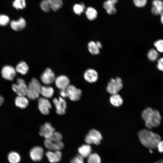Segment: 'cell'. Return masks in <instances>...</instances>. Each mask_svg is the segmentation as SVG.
<instances>
[{
	"instance_id": "cell-1",
	"label": "cell",
	"mask_w": 163,
	"mask_h": 163,
	"mask_svg": "<svg viewBox=\"0 0 163 163\" xmlns=\"http://www.w3.org/2000/svg\"><path fill=\"white\" fill-rule=\"evenodd\" d=\"M140 142L145 147L149 149H156L159 142L161 140L158 134L146 129L140 130L138 133Z\"/></svg>"
},
{
	"instance_id": "cell-2",
	"label": "cell",
	"mask_w": 163,
	"mask_h": 163,
	"mask_svg": "<svg viewBox=\"0 0 163 163\" xmlns=\"http://www.w3.org/2000/svg\"><path fill=\"white\" fill-rule=\"evenodd\" d=\"M141 117L145 121V126L148 129L158 127L160 124L161 117L156 110L147 107L142 112Z\"/></svg>"
},
{
	"instance_id": "cell-3",
	"label": "cell",
	"mask_w": 163,
	"mask_h": 163,
	"mask_svg": "<svg viewBox=\"0 0 163 163\" xmlns=\"http://www.w3.org/2000/svg\"><path fill=\"white\" fill-rule=\"evenodd\" d=\"M41 87L40 83L36 78H32L27 85V97L31 100L38 98L40 94Z\"/></svg>"
},
{
	"instance_id": "cell-4",
	"label": "cell",
	"mask_w": 163,
	"mask_h": 163,
	"mask_svg": "<svg viewBox=\"0 0 163 163\" xmlns=\"http://www.w3.org/2000/svg\"><path fill=\"white\" fill-rule=\"evenodd\" d=\"M123 87L122 80L119 77L111 78L108 82L106 90L111 95L117 94Z\"/></svg>"
},
{
	"instance_id": "cell-5",
	"label": "cell",
	"mask_w": 163,
	"mask_h": 163,
	"mask_svg": "<svg viewBox=\"0 0 163 163\" xmlns=\"http://www.w3.org/2000/svg\"><path fill=\"white\" fill-rule=\"evenodd\" d=\"M102 139L101 134L98 130L95 129H91L85 136V140L87 144H95L98 145L100 143Z\"/></svg>"
},
{
	"instance_id": "cell-6",
	"label": "cell",
	"mask_w": 163,
	"mask_h": 163,
	"mask_svg": "<svg viewBox=\"0 0 163 163\" xmlns=\"http://www.w3.org/2000/svg\"><path fill=\"white\" fill-rule=\"evenodd\" d=\"M11 88L13 91L18 96H26L27 91V85L23 79L18 78L16 83L12 84Z\"/></svg>"
},
{
	"instance_id": "cell-7",
	"label": "cell",
	"mask_w": 163,
	"mask_h": 163,
	"mask_svg": "<svg viewBox=\"0 0 163 163\" xmlns=\"http://www.w3.org/2000/svg\"><path fill=\"white\" fill-rule=\"evenodd\" d=\"M66 91L67 97L71 100L76 101L80 99L82 94V91L74 85H69L66 88Z\"/></svg>"
},
{
	"instance_id": "cell-8",
	"label": "cell",
	"mask_w": 163,
	"mask_h": 163,
	"mask_svg": "<svg viewBox=\"0 0 163 163\" xmlns=\"http://www.w3.org/2000/svg\"><path fill=\"white\" fill-rule=\"evenodd\" d=\"M53 102L55 107L56 112L59 115H62L66 113L67 107L66 102L64 99L59 97L58 98H54Z\"/></svg>"
},
{
	"instance_id": "cell-9",
	"label": "cell",
	"mask_w": 163,
	"mask_h": 163,
	"mask_svg": "<svg viewBox=\"0 0 163 163\" xmlns=\"http://www.w3.org/2000/svg\"><path fill=\"white\" fill-rule=\"evenodd\" d=\"M16 72L15 69L13 66L6 65L2 68L1 74L4 79L11 81L14 79L16 76Z\"/></svg>"
},
{
	"instance_id": "cell-10",
	"label": "cell",
	"mask_w": 163,
	"mask_h": 163,
	"mask_svg": "<svg viewBox=\"0 0 163 163\" xmlns=\"http://www.w3.org/2000/svg\"><path fill=\"white\" fill-rule=\"evenodd\" d=\"M54 73L49 68L45 69L40 76V79L43 83L48 85L54 82L55 79Z\"/></svg>"
},
{
	"instance_id": "cell-11",
	"label": "cell",
	"mask_w": 163,
	"mask_h": 163,
	"mask_svg": "<svg viewBox=\"0 0 163 163\" xmlns=\"http://www.w3.org/2000/svg\"><path fill=\"white\" fill-rule=\"evenodd\" d=\"M38 107L40 112L46 115L50 113V110L52 107L51 104L49 100L43 97H40L38 100Z\"/></svg>"
},
{
	"instance_id": "cell-12",
	"label": "cell",
	"mask_w": 163,
	"mask_h": 163,
	"mask_svg": "<svg viewBox=\"0 0 163 163\" xmlns=\"http://www.w3.org/2000/svg\"><path fill=\"white\" fill-rule=\"evenodd\" d=\"M55 131V129L51 123L47 122L41 126L39 134L41 136L44 137L45 139H48L52 136Z\"/></svg>"
},
{
	"instance_id": "cell-13",
	"label": "cell",
	"mask_w": 163,
	"mask_h": 163,
	"mask_svg": "<svg viewBox=\"0 0 163 163\" xmlns=\"http://www.w3.org/2000/svg\"><path fill=\"white\" fill-rule=\"evenodd\" d=\"M45 147L51 151H60L64 147V145L62 142H55L50 140L48 139H45L44 141Z\"/></svg>"
},
{
	"instance_id": "cell-14",
	"label": "cell",
	"mask_w": 163,
	"mask_h": 163,
	"mask_svg": "<svg viewBox=\"0 0 163 163\" xmlns=\"http://www.w3.org/2000/svg\"><path fill=\"white\" fill-rule=\"evenodd\" d=\"M54 82L56 87L60 90L66 89L70 83L68 78L64 75L57 77L55 78Z\"/></svg>"
},
{
	"instance_id": "cell-15",
	"label": "cell",
	"mask_w": 163,
	"mask_h": 163,
	"mask_svg": "<svg viewBox=\"0 0 163 163\" xmlns=\"http://www.w3.org/2000/svg\"><path fill=\"white\" fill-rule=\"evenodd\" d=\"M44 154L43 149L41 147L36 146L31 149L30 152V156L32 160L39 161L42 159Z\"/></svg>"
},
{
	"instance_id": "cell-16",
	"label": "cell",
	"mask_w": 163,
	"mask_h": 163,
	"mask_svg": "<svg viewBox=\"0 0 163 163\" xmlns=\"http://www.w3.org/2000/svg\"><path fill=\"white\" fill-rule=\"evenodd\" d=\"M84 77L87 82L93 83L97 80L98 75L95 70L93 69L89 68L85 71L84 74Z\"/></svg>"
},
{
	"instance_id": "cell-17",
	"label": "cell",
	"mask_w": 163,
	"mask_h": 163,
	"mask_svg": "<svg viewBox=\"0 0 163 163\" xmlns=\"http://www.w3.org/2000/svg\"><path fill=\"white\" fill-rule=\"evenodd\" d=\"M118 2V0H106L104 2L103 6L108 14L113 15L117 12L115 5Z\"/></svg>"
},
{
	"instance_id": "cell-18",
	"label": "cell",
	"mask_w": 163,
	"mask_h": 163,
	"mask_svg": "<svg viewBox=\"0 0 163 163\" xmlns=\"http://www.w3.org/2000/svg\"><path fill=\"white\" fill-rule=\"evenodd\" d=\"M151 9L152 13L158 15L163 14V1L162 0H153Z\"/></svg>"
},
{
	"instance_id": "cell-19",
	"label": "cell",
	"mask_w": 163,
	"mask_h": 163,
	"mask_svg": "<svg viewBox=\"0 0 163 163\" xmlns=\"http://www.w3.org/2000/svg\"><path fill=\"white\" fill-rule=\"evenodd\" d=\"M45 155L51 163H57L59 162L62 157V154L60 151H49L47 152Z\"/></svg>"
},
{
	"instance_id": "cell-20",
	"label": "cell",
	"mask_w": 163,
	"mask_h": 163,
	"mask_svg": "<svg viewBox=\"0 0 163 163\" xmlns=\"http://www.w3.org/2000/svg\"><path fill=\"white\" fill-rule=\"evenodd\" d=\"M14 103L17 107L24 109L28 105L29 101L26 96H17L15 99Z\"/></svg>"
},
{
	"instance_id": "cell-21",
	"label": "cell",
	"mask_w": 163,
	"mask_h": 163,
	"mask_svg": "<svg viewBox=\"0 0 163 163\" xmlns=\"http://www.w3.org/2000/svg\"><path fill=\"white\" fill-rule=\"evenodd\" d=\"M11 28L15 31H19L25 28L26 26V22L23 18H20L17 21H12L10 23Z\"/></svg>"
},
{
	"instance_id": "cell-22",
	"label": "cell",
	"mask_w": 163,
	"mask_h": 163,
	"mask_svg": "<svg viewBox=\"0 0 163 163\" xmlns=\"http://www.w3.org/2000/svg\"><path fill=\"white\" fill-rule=\"evenodd\" d=\"M92 149L90 145L84 144L78 149L79 155L83 158H88L91 153Z\"/></svg>"
},
{
	"instance_id": "cell-23",
	"label": "cell",
	"mask_w": 163,
	"mask_h": 163,
	"mask_svg": "<svg viewBox=\"0 0 163 163\" xmlns=\"http://www.w3.org/2000/svg\"><path fill=\"white\" fill-rule=\"evenodd\" d=\"M54 94L53 88L49 86H42L40 94L43 97L48 98L52 97Z\"/></svg>"
},
{
	"instance_id": "cell-24",
	"label": "cell",
	"mask_w": 163,
	"mask_h": 163,
	"mask_svg": "<svg viewBox=\"0 0 163 163\" xmlns=\"http://www.w3.org/2000/svg\"><path fill=\"white\" fill-rule=\"evenodd\" d=\"M85 13L88 19L91 21L96 19L98 16V12L97 10L95 8L91 7H89L86 9Z\"/></svg>"
},
{
	"instance_id": "cell-25",
	"label": "cell",
	"mask_w": 163,
	"mask_h": 163,
	"mask_svg": "<svg viewBox=\"0 0 163 163\" xmlns=\"http://www.w3.org/2000/svg\"><path fill=\"white\" fill-rule=\"evenodd\" d=\"M15 69L17 72L24 75L27 73L29 68L25 62L21 61L17 65Z\"/></svg>"
},
{
	"instance_id": "cell-26",
	"label": "cell",
	"mask_w": 163,
	"mask_h": 163,
	"mask_svg": "<svg viewBox=\"0 0 163 163\" xmlns=\"http://www.w3.org/2000/svg\"><path fill=\"white\" fill-rule=\"evenodd\" d=\"M110 101L112 105L116 107L120 106L123 102L122 97L118 94L112 95L110 97Z\"/></svg>"
},
{
	"instance_id": "cell-27",
	"label": "cell",
	"mask_w": 163,
	"mask_h": 163,
	"mask_svg": "<svg viewBox=\"0 0 163 163\" xmlns=\"http://www.w3.org/2000/svg\"><path fill=\"white\" fill-rule=\"evenodd\" d=\"M88 48L89 53L94 55H97L99 54L100 50L97 47L95 42L91 41L88 44Z\"/></svg>"
},
{
	"instance_id": "cell-28",
	"label": "cell",
	"mask_w": 163,
	"mask_h": 163,
	"mask_svg": "<svg viewBox=\"0 0 163 163\" xmlns=\"http://www.w3.org/2000/svg\"><path fill=\"white\" fill-rule=\"evenodd\" d=\"M21 158L20 155L14 151L10 152L8 156V159L10 163H19Z\"/></svg>"
},
{
	"instance_id": "cell-29",
	"label": "cell",
	"mask_w": 163,
	"mask_h": 163,
	"mask_svg": "<svg viewBox=\"0 0 163 163\" xmlns=\"http://www.w3.org/2000/svg\"><path fill=\"white\" fill-rule=\"evenodd\" d=\"M50 9L54 11H56L62 6V0H48Z\"/></svg>"
},
{
	"instance_id": "cell-30",
	"label": "cell",
	"mask_w": 163,
	"mask_h": 163,
	"mask_svg": "<svg viewBox=\"0 0 163 163\" xmlns=\"http://www.w3.org/2000/svg\"><path fill=\"white\" fill-rule=\"evenodd\" d=\"M88 163H101L100 156L97 153H91L88 157Z\"/></svg>"
},
{
	"instance_id": "cell-31",
	"label": "cell",
	"mask_w": 163,
	"mask_h": 163,
	"mask_svg": "<svg viewBox=\"0 0 163 163\" xmlns=\"http://www.w3.org/2000/svg\"><path fill=\"white\" fill-rule=\"evenodd\" d=\"M85 9V6L83 3L75 4L73 7V10L75 14L80 15L82 13Z\"/></svg>"
},
{
	"instance_id": "cell-32",
	"label": "cell",
	"mask_w": 163,
	"mask_h": 163,
	"mask_svg": "<svg viewBox=\"0 0 163 163\" xmlns=\"http://www.w3.org/2000/svg\"><path fill=\"white\" fill-rule=\"evenodd\" d=\"M158 52L154 49H151L148 52L147 56L148 59L151 61H154L158 58Z\"/></svg>"
},
{
	"instance_id": "cell-33",
	"label": "cell",
	"mask_w": 163,
	"mask_h": 163,
	"mask_svg": "<svg viewBox=\"0 0 163 163\" xmlns=\"http://www.w3.org/2000/svg\"><path fill=\"white\" fill-rule=\"evenodd\" d=\"M12 5L17 10L24 9L26 6L25 0H14L12 3Z\"/></svg>"
},
{
	"instance_id": "cell-34",
	"label": "cell",
	"mask_w": 163,
	"mask_h": 163,
	"mask_svg": "<svg viewBox=\"0 0 163 163\" xmlns=\"http://www.w3.org/2000/svg\"><path fill=\"white\" fill-rule=\"evenodd\" d=\"M48 139L52 141L58 142L62 141V137L60 133L55 131L52 136Z\"/></svg>"
},
{
	"instance_id": "cell-35",
	"label": "cell",
	"mask_w": 163,
	"mask_h": 163,
	"mask_svg": "<svg viewBox=\"0 0 163 163\" xmlns=\"http://www.w3.org/2000/svg\"><path fill=\"white\" fill-rule=\"evenodd\" d=\"M40 6L41 9L46 12H49L51 9L48 0H42L40 3Z\"/></svg>"
},
{
	"instance_id": "cell-36",
	"label": "cell",
	"mask_w": 163,
	"mask_h": 163,
	"mask_svg": "<svg viewBox=\"0 0 163 163\" xmlns=\"http://www.w3.org/2000/svg\"><path fill=\"white\" fill-rule=\"evenodd\" d=\"M10 19L9 18L4 14L0 15V25L5 26L9 23Z\"/></svg>"
},
{
	"instance_id": "cell-37",
	"label": "cell",
	"mask_w": 163,
	"mask_h": 163,
	"mask_svg": "<svg viewBox=\"0 0 163 163\" xmlns=\"http://www.w3.org/2000/svg\"><path fill=\"white\" fill-rule=\"evenodd\" d=\"M157 50L160 53H163V40H159L154 43Z\"/></svg>"
},
{
	"instance_id": "cell-38",
	"label": "cell",
	"mask_w": 163,
	"mask_h": 163,
	"mask_svg": "<svg viewBox=\"0 0 163 163\" xmlns=\"http://www.w3.org/2000/svg\"><path fill=\"white\" fill-rule=\"evenodd\" d=\"M133 3L135 6L138 8H142L146 5L147 0H133Z\"/></svg>"
},
{
	"instance_id": "cell-39",
	"label": "cell",
	"mask_w": 163,
	"mask_h": 163,
	"mask_svg": "<svg viewBox=\"0 0 163 163\" xmlns=\"http://www.w3.org/2000/svg\"><path fill=\"white\" fill-rule=\"evenodd\" d=\"M71 163H84L83 158L79 154L75 156L71 161Z\"/></svg>"
},
{
	"instance_id": "cell-40",
	"label": "cell",
	"mask_w": 163,
	"mask_h": 163,
	"mask_svg": "<svg viewBox=\"0 0 163 163\" xmlns=\"http://www.w3.org/2000/svg\"><path fill=\"white\" fill-rule=\"evenodd\" d=\"M157 67L159 70L163 71V57L161 58L158 59Z\"/></svg>"
},
{
	"instance_id": "cell-41",
	"label": "cell",
	"mask_w": 163,
	"mask_h": 163,
	"mask_svg": "<svg viewBox=\"0 0 163 163\" xmlns=\"http://www.w3.org/2000/svg\"><path fill=\"white\" fill-rule=\"evenodd\" d=\"M157 149L159 152L160 153H163V140H161L158 143Z\"/></svg>"
},
{
	"instance_id": "cell-42",
	"label": "cell",
	"mask_w": 163,
	"mask_h": 163,
	"mask_svg": "<svg viewBox=\"0 0 163 163\" xmlns=\"http://www.w3.org/2000/svg\"><path fill=\"white\" fill-rule=\"evenodd\" d=\"M59 94L60 97L64 99L67 97L66 89L60 90Z\"/></svg>"
},
{
	"instance_id": "cell-43",
	"label": "cell",
	"mask_w": 163,
	"mask_h": 163,
	"mask_svg": "<svg viewBox=\"0 0 163 163\" xmlns=\"http://www.w3.org/2000/svg\"><path fill=\"white\" fill-rule=\"evenodd\" d=\"M96 44L97 47L100 50L102 47L101 43L99 41H97L95 42Z\"/></svg>"
},
{
	"instance_id": "cell-44",
	"label": "cell",
	"mask_w": 163,
	"mask_h": 163,
	"mask_svg": "<svg viewBox=\"0 0 163 163\" xmlns=\"http://www.w3.org/2000/svg\"><path fill=\"white\" fill-rule=\"evenodd\" d=\"M4 101V99L3 97L0 95V107L3 104Z\"/></svg>"
},
{
	"instance_id": "cell-45",
	"label": "cell",
	"mask_w": 163,
	"mask_h": 163,
	"mask_svg": "<svg viewBox=\"0 0 163 163\" xmlns=\"http://www.w3.org/2000/svg\"><path fill=\"white\" fill-rule=\"evenodd\" d=\"M153 163H163V159H161L158 161L155 162Z\"/></svg>"
},
{
	"instance_id": "cell-46",
	"label": "cell",
	"mask_w": 163,
	"mask_h": 163,
	"mask_svg": "<svg viewBox=\"0 0 163 163\" xmlns=\"http://www.w3.org/2000/svg\"><path fill=\"white\" fill-rule=\"evenodd\" d=\"M160 20L161 23L163 24V14L161 15Z\"/></svg>"
}]
</instances>
